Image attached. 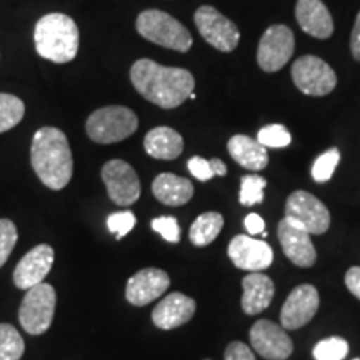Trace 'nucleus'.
Instances as JSON below:
<instances>
[{"instance_id": "obj_1", "label": "nucleus", "mask_w": 360, "mask_h": 360, "mask_svg": "<svg viewBox=\"0 0 360 360\" xmlns=\"http://www.w3.org/2000/svg\"><path fill=\"white\" fill-rule=\"evenodd\" d=\"M130 80L143 98L162 109L182 105L195 87V79L188 70L160 65L150 58L135 62L130 69Z\"/></svg>"}, {"instance_id": "obj_2", "label": "nucleus", "mask_w": 360, "mask_h": 360, "mask_svg": "<svg viewBox=\"0 0 360 360\" xmlns=\"http://www.w3.org/2000/svg\"><path fill=\"white\" fill-rule=\"evenodd\" d=\"M30 162L45 187L62 191L74 174V159L65 134L60 129L44 127L35 132L30 147Z\"/></svg>"}, {"instance_id": "obj_3", "label": "nucleus", "mask_w": 360, "mask_h": 360, "mask_svg": "<svg viewBox=\"0 0 360 360\" xmlns=\"http://www.w3.org/2000/svg\"><path fill=\"white\" fill-rule=\"evenodd\" d=\"M34 40L40 57L53 64H67L79 52V27L65 13H49L35 25Z\"/></svg>"}, {"instance_id": "obj_4", "label": "nucleus", "mask_w": 360, "mask_h": 360, "mask_svg": "<svg viewBox=\"0 0 360 360\" xmlns=\"http://www.w3.org/2000/svg\"><path fill=\"white\" fill-rule=\"evenodd\" d=\"M137 32L160 47L172 49L177 52H187L192 47V35L186 25L162 11H143L135 22Z\"/></svg>"}, {"instance_id": "obj_5", "label": "nucleus", "mask_w": 360, "mask_h": 360, "mask_svg": "<svg viewBox=\"0 0 360 360\" xmlns=\"http://www.w3.org/2000/svg\"><path fill=\"white\" fill-rule=\"evenodd\" d=\"M139 127L134 110L122 105L102 107L90 114L85 130L90 141L97 143H115L130 137Z\"/></svg>"}, {"instance_id": "obj_6", "label": "nucleus", "mask_w": 360, "mask_h": 360, "mask_svg": "<svg viewBox=\"0 0 360 360\" xmlns=\"http://www.w3.org/2000/svg\"><path fill=\"white\" fill-rule=\"evenodd\" d=\"M57 294L51 283H39L27 290L19 310V321L30 335H42L52 326Z\"/></svg>"}, {"instance_id": "obj_7", "label": "nucleus", "mask_w": 360, "mask_h": 360, "mask_svg": "<svg viewBox=\"0 0 360 360\" xmlns=\"http://www.w3.org/2000/svg\"><path fill=\"white\" fill-rule=\"evenodd\" d=\"M290 74L295 87L305 96L322 97L337 87V75L334 69L326 60L315 56L297 58L292 65Z\"/></svg>"}, {"instance_id": "obj_8", "label": "nucleus", "mask_w": 360, "mask_h": 360, "mask_svg": "<svg viewBox=\"0 0 360 360\" xmlns=\"http://www.w3.org/2000/svg\"><path fill=\"white\" fill-rule=\"evenodd\" d=\"M197 29L202 37L205 39L207 44L212 45L220 52H232L238 45L240 40V32H238L237 25L231 19L222 15L217 8L210 6H202L197 8L195 15Z\"/></svg>"}, {"instance_id": "obj_9", "label": "nucleus", "mask_w": 360, "mask_h": 360, "mask_svg": "<svg viewBox=\"0 0 360 360\" xmlns=\"http://www.w3.org/2000/svg\"><path fill=\"white\" fill-rule=\"evenodd\" d=\"M295 39L287 25H270L257 49V62L264 72L281 70L294 56Z\"/></svg>"}, {"instance_id": "obj_10", "label": "nucleus", "mask_w": 360, "mask_h": 360, "mask_svg": "<svg viewBox=\"0 0 360 360\" xmlns=\"http://www.w3.org/2000/svg\"><path fill=\"white\" fill-rule=\"evenodd\" d=\"M102 180L109 192L110 200L120 207L135 204L141 197V180L125 160H109L102 167Z\"/></svg>"}, {"instance_id": "obj_11", "label": "nucleus", "mask_w": 360, "mask_h": 360, "mask_svg": "<svg viewBox=\"0 0 360 360\" xmlns=\"http://www.w3.org/2000/svg\"><path fill=\"white\" fill-rule=\"evenodd\" d=\"M285 217H290L304 225L312 236H321L330 227V212L317 197L305 191L290 193L285 202Z\"/></svg>"}, {"instance_id": "obj_12", "label": "nucleus", "mask_w": 360, "mask_h": 360, "mask_svg": "<svg viewBox=\"0 0 360 360\" xmlns=\"http://www.w3.org/2000/svg\"><path fill=\"white\" fill-rule=\"evenodd\" d=\"M283 254L297 267H312L317 260V252L310 240V233L304 225L290 217H283L277 227Z\"/></svg>"}, {"instance_id": "obj_13", "label": "nucleus", "mask_w": 360, "mask_h": 360, "mask_svg": "<svg viewBox=\"0 0 360 360\" xmlns=\"http://www.w3.org/2000/svg\"><path fill=\"white\" fill-rule=\"evenodd\" d=\"M250 344L260 357L267 360H287L294 352V344L285 328L262 319L250 328Z\"/></svg>"}, {"instance_id": "obj_14", "label": "nucleus", "mask_w": 360, "mask_h": 360, "mask_svg": "<svg viewBox=\"0 0 360 360\" xmlns=\"http://www.w3.org/2000/svg\"><path fill=\"white\" fill-rule=\"evenodd\" d=\"M321 297L314 285L302 283L290 292L281 310V323L285 330H297L307 326L317 314Z\"/></svg>"}, {"instance_id": "obj_15", "label": "nucleus", "mask_w": 360, "mask_h": 360, "mask_svg": "<svg viewBox=\"0 0 360 360\" xmlns=\"http://www.w3.org/2000/svg\"><path fill=\"white\" fill-rule=\"evenodd\" d=\"M229 259L237 269L260 272L267 269L274 260V252L267 242L252 236H236L227 249Z\"/></svg>"}, {"instance_id": "obj_16", "label": "nucleus", "mask_w": 360, "mask_h": 360, "mask_svg": "<svg viewBox=\"0 0 360 360\" xmlns=\"http://www.w3.org/2000/svg\"><path fill=\"white\" fill-rule=\"evenodd\" d=\"M53 264V249L47 244H40L29 250L13 270V283L17 289L29 290L42 283L51 272Z\"/></svg>"}, {"instance_id": "obj_17", "label": "nucleus", "mask_w": 360, "mask_h": 360, "mask_svg": "<svg viewBox=\"0 0 360 360\" xmlns=\"http://www.w3.org/2000/svg\"><path fill=\"white\" fill-rule=\"evenodd\" d=\"M169 285L170 277L167 272L154 267L142 269L129 278L125 297L135 307H142V305H147L159 299L169 289Z\"/></svg>"}, {"instance_id": "obj_18", "label": "nucleus", "mask_w": 360, "mask_h": 360, "mask_svg": "<svg viewBox=\"0 0 360 360\" xmlns=\"http://www.w3.org/2000/svg\"><path fill=\"white\" fill-rule=\"evenodd\" d=\"M195 300L182 292H172L162 299L152 312V321L162 330H172L187 323L195 314Z\"/></svg>"}, {"instance_id": "obj_19", "label": "nucleus", "mask_w": 360, "mask_h": 360, "mask_svg": "<svg viewBox=\"0 0 360 360\" xmlns=\"http://www.w3.org/2000/svg\"><path fill=\"white\" fill-rule=\"evenodd\" d=\"M295 17L300 29L315 39L326 40L334 34V20L322 0H297Z\"/></svg>"}, {"instance_id": "obj_20", "label": "nucleus", "mask_w": 360, "mask_h": 360, "mask_svg": "<svg viewBox=\"0 0 360 360\" xmlns=\"http://www.w3.org/2000/svg\"><path fill=\"white\" fill-rule=\"evenodd\" d=\"M244 295H242V309L247 315H257L272 302L276 294V285L270 277L260 272H252L242 281Z\"/></svg>"}, {"instance_id": "obj_21", "label": "nucleus", "mask_w": 360, "mask_h": 360, "mask_svg": "<svg viewBox=\"0 0 360 360\" xmlns=\"http://www.w3.org/2000/svg\"><path fill=\"white\" fill-rule=\"evenodd\" d=\"M227 150L238 165L247 170H264L269 164L267 147H264L259 141L249 137V135H233L227 143Z\"/></svg>"}, {"instance_id": "obj_22", "label": "nucleus", "mask_w": 360, "mask_h": 360, "mask_svg": "<svg viewBox=\"0 0 360 360\" xmlns=\"http://www.w3.org/2000/svg\"><path fill=\"white\" fill-rule=\"evenodd\" d=\"M152 192H154L155 199L164 205L180 207L186 205L192 199L193 186L188 179L165 172L157 175L152 184Z\"/></svg>"}, {"instance_id": "obj_23", "label": "nucleus", "mask_w": 360, "mask_h": 360, "mask_svg": "<svg viewBox=\"0 0 360 360\" xmlns=\"http://www.w3.org/2000/svg\"><path fill=\"white\" fill-rule=\"evenodd\" d=\"M143 148L150 157L159 160H174L182 154L184 139L170 127H155L147 132Z\"/></svg>"}, {"instance_id": "obj_24", "label": "nucleus", "mask_w": 360, "mask_h": 360, "mask_svg": "<svg viewBox=\"0 0 360 360\" xmlns=\"http://www.w3.org/2000/svg\"><path fill=\"white\" fill-rule=\"evenodd\" d=\"M224 227V217L219 212H205L193 220L191 225V242L195 247H205L217 238Z\"/></svg>"}, {"instance_id": "obj_25", "label": "nucleus", "mask_w": 360, "mask_h": 360, "mask_svg": "<svg viewBox=\"0 0 360 360\" xmlns=\"http://www.w3.org/2000/svg\"><path fill=\"white\" fill-rule=\"evenodd\" d=\"M25 105L22 98L12 94H0V134L7 132L24 119Z\"/></svg>"}, {"instance_id": "obj_26", "label": "nucleus", "mask_w": 360, "mask_h": 360, "mask_svg": "<svg viewBox=\"0 0 360 360\" xmlns=\"http://www.w3.org/2000/svg\"><path fill=\"white\" fill-rule=\"evenodd\" d=\"M25 352L22 335L11 323H0V360H20Z\"/></svg>"}, {"instance_id": "obj_27", "label": "nucleus", "mask_w": 360, "mask_h": 360, "mask_svg": "<svg viewBox=\"0 0 360 360\" xmlns=\"http://www.w3.org/2000/svg\"><path fill=\"white\" fill-rule=\"evenodd\" d=\"M267 187V180L260 177L257 174L244 175L240 180V193L238 200L244 207H254L262 204L264 200V188Z\"/></svg>"}, {"instance_id": "obj_28", "label": "nucleus", "mask_w": 360, "mask_h": 360, "mask_svg": "<svg viewBox=\"0 0 360 360\" xmlns=\"http://www.w3.org/2000/svg\"><path fill=\"white\" fill-rule=\"evenodd\" d=\"M349 354L347 340L342 337H328L315 344L312 355L315 360H344Z\"/></svg>"}, {"instance_id": "obj_29", "label": "nucleus", "mask_w": 360, "mask_h": 360, "mask_svg": "<svg viewBox=\"0 0 360 360\" xmlns=\"http://www.w3.org/2000/svg\"><path fill=\"white\" fill-rule=\"evenodd\" d=\"M339 160L340 152L337 148H328L327 152H323L322 155L315 159L312 165V179L319 184L328 182L334 175L337 165H339Z\"/></svg>"}, {"instance_id": "obj_30", "label": "nucleus", "mask_w": 360, "mask_h": 360, "mask_svg": "<svg viewBox=\"0 0 360 360\" xmlns=\"http://www.w3.org/2000/svg\"><path fill=\"white\" fill-rule=\"evenodd\" d=\"M257 141L262 143L264 147H272V148H283L290 146L292 135L287 127H283L281 124H272L267 127H262L257 134Z\"/></svg>"}, {"instance_id": "obj_31", "label": "nucleus", "mask_w": 360, "mask_h": 360, "mask_svg": "<svg viewBox=\"0 0 360 360\" xmlns=\"http://www.w3.org/2000/svg\"><path fill=\"white\" fill-rule=\"evenodd\" d=\"M17 227L12 220L0 219V267L7 262L8 255L12 254L13 247L17 244Z\"/></svg>"}, {"instance_id": "obj_32", "label": "nucleus", "mask_w": 360, "mask_h": 360, "mask_svg": "<svg viewBox=\"0 0 360 360\" xmlns=\"http://www.w3.org/2000/svg\"><path fill=\"white\" fill-rule=\"evenodd\" d=\"M135 222H137V219H135L134 212L124 210V212L110 214L107 219V227L117 238H122L135 227Z\"/></svg>"}, {"instance_id": "obj_33", "label": "nucleus", "mask_w": 360, "mask_h": 360, "mask_svg": "<svg viewBox=\"0 0 360 360\" xmlns=\"http://www.w3.org/2000/svg\"><path fill=\"white\" fill-rule=\"evenodd\" d=\"M152 229L170 244H177L180 240V227L175 217H157L152 220Z\"/></svg>"}, {"instance_id": "obj_34", "label": "nucleus", "mask_w": 360, "mask_h": 360, "mask_svg": "<svg viewBox=\"0 0 360 360\" xmlns=\"http://www.w3.org/2000/svg\"><path fill=\"white\" fill-rule=\"evenodd\" d=\"M191 174L200 182H209L210 179L214 177V170L210 167V162L207 159H202V157H192L187 164Z\"/></svg>"}, {"instance_id": "obj_35", "label": "nucleus", "mask_w": 360, "mask_h": 360, "mask_svg": "<svg viewBox=\"0 0 360 360\" xmlns=\"http://www.w3.org/2000/svg\"><path fill=\"white\" fill-rule=\"evenodd\" d=\"M224 360H255L254 352L244 342H231L225 349Z\"/></svg>"}, {"instance_id": "obj_36", "label": "nucleus", "mask_w": 360, "mask_h": 360, "mask_svg": "<svg viewBox=\"0 0 360 360\" xmlns=\"http://www.w3.org/2000/svg\"><path fill=\"white\" fill-rule=\"evenodd\" d=\"M244 225L247 229V232H249V236L255 237V236H262L265 232V222L264 219L260 217L259 214H249L244 220Z\"/></svg>"}, {"instance_id": "obj_37", "label": "nucleus", "mask_w": 360, "mask_h": 360, "mask_svg": "<svg viewBox=\"0 0 360 360\" xmlns=\"http://www.w3.org/2000/svg\"><path fill=\"white\" fill-rule=\"evenodd\" d=\"M345 285L360 300V267H350L345 274Z\"/></svg>"}, {"instance_id": "obj_38", "label": "nucleus", "mask_w": 360, "mask_h": 360, "mask_svg": "<svg viewBox=\"0 0 360 360\" xmlns=\"http://www.w3.org/2000/svg\"><path fill=\"white\" fill-rule=\"evenodd\" d=\"M350 51L357 62H360V12L357 13V19H355L352 35H350Z\"/></svg>"}, {"instance_id": "obj_39", "label": "nucleus", "mask_w": 360, "mask_h": 360, "mask_svg": "<svg viewBox=\"0 0 360 360\" xmlns=\"http://www.w3.org/2000/svg\"><path fill=\"white\" fill-rule=\"evenodd\" d=\"M210 167H212L214 174L219 175V177H224V175H227V165L224 164L220 159H210Z\"/></svg>"}, {"instance_id": "obj_40", "label": "nucleus", "mask_w": 360, "mask_h": 360, "mask_svg": "<svg viewBox=\"0 0 360 360\" xmlns=\"http://www.w3.org/2000/svg\"><path fill=\"white\" fill-rule=\"evenodd\" d=\"M188 98H191V101H195V98H197V96H195V94H191V97H188Z\"/></svg>"}, {"instance_id": "obj_41", "label": "nucleus", "mask_w": 360, "mask_h": 360, "mask_svg": "<svg viewBox=\"0 0 360 360\" xmlns=\"http://www.w3.org/2000/svg\"><path fill=\"white\" fill-rule=\"evenodd\" d=\"M354 360H360V359H354Z\"/></svg>"}, {"instance_id": "obj_42", "label": "nucleus", "mask_w": 360, "mask_h": 360, "mask_svg": "<svg viewBox=\"0 0 360 360\" xmlns=\"http://www.w3.org/2000/svg\"><path fill=\"white\" fill-rule=\"evenodd\" d=\"M205 360H210V359H205Z\"/></svg>"}]
</instances>
